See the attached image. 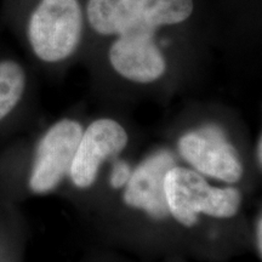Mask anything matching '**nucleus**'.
Segmentation results:
<instances>
[{
  "instance_id": "obj_1",
  "label": "nucleus",
  "mask_w": 262,
  "mask_h": 262,
  "mask_svg": "<svg viewBox=\"0 0 262 262\" xmlns=\"http://www.w3.org/2000/svg\"><path fill=\"white\" fill-rule=\"evenodd\" d=\"M164 191L169 220L183 228L195 227L203 219L233 220L244 205L239 186L214 182L181 163L166 172Z\"/></svg>"
},
{
  "instance_id": "obj_2",
  "label": "nucleus",
  "mask_w": 262,
  "mask_h": 262,
  "mask_svg": "<svg viewBox=\"0 0 262 262\" xmlns=\"http://www.w3.org/2000/svg\"><path fill=\"white\" fill-rule=\"evenodd\" d=\"M173 150L180 163L214 182L239 186L247 176L243 155L224 125L215 120L183 130Z\"/></svg>"
},
{
  "instance_id": "obj_3",
  "label": "nucleus",
  "mask_w": 262,
  "mask_h": 262,
  "mask_svg": "<svg viewBox=\"0 0 262 262\" xmlns=\"http://www.w3.org/2000/svg\"><path fill=\"white\" fill-rule=\"evenodd\" d=\"M85 24L80 0H39L26 29L32 54L51 66L71 60L80 49Z\"/></svg>"
},
{
  "instance_id": "obj_4",
  "label": "nucleus",
  "mask_w": 262,
  "mask_h": 262,
  "mask_svg": "<svg viewBox=\"0 0 262 262\" xmlns=\"http://www.w3.org/2000/svg\"><path fill=\"white\" fill-rule=\"evenodd\" d=\"M83 129L81 120L63 117L42 131L33 145L21 181L27 195L51 194L67 181Z\"/></svg>"
},
{
  "instance_id": "obj_5",
  "label": "nucleus",
  "mask_w": 262,
  "mask_h": 262,
  "mask_svg": "<svg viewBox=\"0 0 262 262\" xmlns=\"http://www.w3.org/2000/svg\"><path fill=\"white\" fill-rule=\"evenodd\" d=\"M129 142V131L116 118L102 116L84 124L66 182L74 191L89 192L108 164L124 155Z\"/></svg>"
},
{
  "instance_id": "obj_6",
  "label": "nucleus",
  "mask_w": 262,
  "mask_h": 262,
  "mask_svg": "<svg viewBox=\"0 0 262 262\" xmlns=\"http://www.w3.org/2000/svg\"><path fill=\"white\" fill-rule=\"evenodd\" d=\"M158 32H139L110 40L107 62L118 78L137 86H153L168 77L170 60Z\"/></svg>"
},
{
  "instance_id": "obj_7",
  "label": "nucleus",
  "mask_w": 262,
  "mask_h": 262,
  "mask_svg": "<svg viewBox=\"0 0 262 262\" xmlns=\"http://www.w3.org/2000/svg\"><path fill=\"white\" fill-rule=\"evenodd\" d=\"M180 163L173 148L157 147L134 164L129 181L120 193L122 202L130 210L160 224L169 220L164 182L171 166Z\"/></svg>"
},
{
  "instance_id": "obj_8",
  "label": "nucleus",
  "mask_w": 262,
  "mask_h": 262,
  "mask_svg": "<svg viewBox=\"0 0 262 262\" xmlns=\"http://www.w3.org/2000/svg\"><path fill=\"white\" fill-rule=\"evenodd\" d=\"M85 22L95 34L113 39L139 32H156L140 17L133 0H86Z\"/></svg>"
},
{
  "instance_id": "obj_9",
  "label": "nucleus",
  "mask_w": 262,
  "mask_h": 262,
  "mask_svg": "<svg viewBox=\"0 0 262 262\" xmlns=\"http://www.w3.org/2000/svg\"><path fill=\"white\" fill-rule=\"evenodd\" d=\"M141 19L156 32L178 29L196 12L195 0H133Z\"/></svg>"
},
{
  "instance_id": "obj_10",
  "label": "nucleus",
  "mask_w": 262,
  "mask_h": 262,
  "mask_svg": "<svg viewBox=\"0 0 262 262\" xmlns=\"http://www.w3.org/2000/svg\"><path fill=\"white\" fill-rule=\"evenodd\" d=\"M28 77L25 67L15 60H0V130L5 129L19 110L27 93Z\"/></svg>"
},
{
  "instance_id": "obj_11",
  "label": "nucleus",
  "mask_w": 262,
  "mask_h": 262,
  "mask_svg": "<svg viewBox=\"0 0 262 262\" xmlns=\"http://www.w3.org/2000/svg\"><path fill=\"white\" fill-rule=\"evenodd\" d=\"M133 169L134 163H131L129 159L124 158L123 156H119L116 159H113L103 170L107 173L106 182L108 188L114 192L122 191L125 187L127 181H129Z\"/></svg>"
},
{
  "instance_id": "obj_12",
  "label": "nucleus",
  "mask_w": 262,
  "mask_h": 262,
  "mask_svg": "<svg viewBox=\"0 0 262 262\" xmlns=\"http://www.w3.org/2000/svg\"><path fill=\"white\" fill-rule=\"evenodd\" d=\"M253 241L257 256L262 261V206L254 219Z\"/></svg>"
},
{
  "instance_id": "obj_13",
  "label": "nucleus",
  "mask_w": 262,
  "mask_h": 262,
  "mask_svg": "<svg viewBox=\"0 0 262 262\" xmlns=\"http://www.w3.org/2000/svg\"><path fill=\"white\" fill-rule=\"evenodd\" d=\"M253 159L255 168H256L257 171L262 175V127L256 139V142H255L253 150Z\"/></svg>"
}]
</instances>
